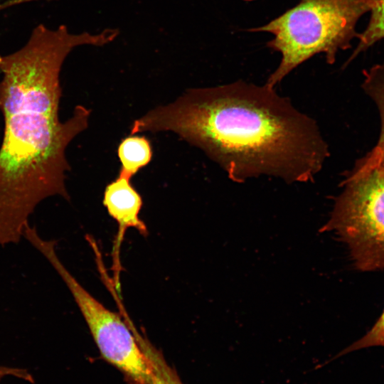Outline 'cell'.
Returning <instances> with one entry per match:
<instances>
[{
	"label": "cell",
	"mask_w": 384,
	"mask_h": 384,
	"mask_svg": "<svg viewBox=\"0 0 384 384\" xmlns=\"http://www.w3.org/2000/svg\"><path fill=\"white\" fill-rule=\"evenodd\" d=\"M373 4V0H299L268 23L247 29L272 33L267 46L282 54L279 66L265 84L274 87L318 53H324L327 63L334 64L338 50L351 47V41L358 34V21Z\"/></svg>",
	"instance_id": "obj_4"
},
{
	"label": "cell",
	"mask_w": 384,
	"mask_h": 384,
	"mask_svg": "<svg viewBox=\"0 0 384 384\" xmlns=\"http://www.w3.org/2000/svg\"><path fill=\"white\" fill-rule=\"evenodd\" d=\"M90 110L77 105L72 116L18 112L3 117L0 146V245L18 243L30 216L45 199L70 200L65 151L88 126Z\"/></svg>",
	"instance_id": "obj_2"
},
{
	"label": "cell",
	"mask_w": 384,
	"mask_h": 384,
	"mask_svg": "<svg viewBox=\"0 0 384 384\" xmlns=\"http://www.w3.org/2000/svg\"><path fill=\"white\" fill-rule=\"evenodd\" d=\"M132 178L122 175L108 183L105 188L103 204L108 214L118 225V232L114 249V268L118 282L119 250L124 233L129 228L136 229L143 236L148 235L144 223L139 218L143 201L142 196L132 186Z\"/></svg>",
	"instance_id": "obj_7"
},
{
	"label": "cell",
	"mask_w": 384,
	"mask_h": 384,
	"mask_svg": "<svg viewBox=\"0 0 384 384\" xmlns=\"http://www.w3.org/2000/svg\"><path fill=\"white\" fill-rule=\"evenodd\" d=\"M384 347V309L374 325L358 340L341 351L336 358L370 347Z\"/></svg>",
	"instance_id": "obj_12"
},
{
	"label": "cell",
	"mask_w": 384,
	"mask_h": 384,
	"mask_svg": "<svg viewBox=\"0 0 384 384\" xmlns=\"http://www.w3.org/2000/svg\"><path fill=\"white\" fill-rule=\"evenodd\" d=\"M25 239L48 261L69 289L104 359L134 383L151 384L150 368L135 334L67 270L56 252V240L43 238L35 228L26 230Z\"/></svg>",
	"instance_id": "obj_6"
},
{
	"label": "cell",
	"mask_w": 384,
	"mask_h": 384,
	"mask_svg": "<svg viewBox=\"0 0 384 384\" xmlns=\"http://www.w3.org/2000/svg\"><path fill=\"white\" fill-rule=\"evenodd\" d=\"M362 87L376 105L380 118V132L375 146L363 159L384 166V64H375L363 72Z\"/></svg>",
	"instance_id": "obj_8"
},
{
	"label": "cell",
	"mask_w": 384,
	"mask_h": 384,
	"mask_svg": "<svg viewBox=\"0 0 384 384\" xmlns=\"http://www.w3.org/2000/svg\"><path fill=\"white\" fill-rule=\"evenodd\" d=\"M138 342L150 368L151 384H183L176 371L154 347L140 336Z\"/></svg>",
	"instance_id": "obj_11"
},
{
	"label": "cell",
	"mask_w": 384,
	"mask_h": 384,
	"mask_svg": "<svg viewBox=\"0 0 384 384\" xmlns=\"http://www.w3.org/2000/svg\"><path fill=\"white\" fill-rule=\"evenodd\" d=\"M370 11V17L366 29L358 34V43L346 62L353 60L361 52L366 51L373 44L384 38V0H373Z\"/></svg>",
	"instance_id": "obj_10"
},
{
	"label": "cell",
	"mask_w": 384,
	"mask_h": 384,
	"mask_svg": "<svg viewBox=\"0 0 384 384\" xmlns=\"http://www.w3.org/2000/svg\"><path fill=\"white\" fill-rule=\"evenodd\" d=\"M117 155L122 165L119 174L132 178L151 160V146L143 136H129L120 142Z\"/></svg>",
	"instance_id": "obj_9"
},
{
	"label": "cell",
	"mask_w": 384,
	"mask_h": 384,
	"mask_svg": "<svg viewBox=\"0 0 384 384\" xmlns=\"http://www.w3.org/2000/svg\"><path fill=\"white\" fill-rule=\"evenodd\" d=\"M6 376H14L33 383V376L25 369L0 366V380Z\"/></svg>",
	"instance_id": "obj_13"
},
{
	"label": "cell",
	"mask_w": 384,
	"mask_h": 384,
	"mask_svg": "<svg viewBox=\"0 0 384 384\" xmlns=\"http://www.w3.org/2000/svg\"><path fill=\"white\" fill-rule=\"evenodd\" d=\"M242 1H255V0H242Z\"/></svg>",
	"instance_id": "obj_14"
},
{
	"label": "cell",
	"mask_w": 384,
	"mask_h": 384,
	"mask_svg": "<svg viewBox=\"0 0 384 384\" xmlns=\"http://www.w3.org/2000/svg\"><path fill=\"white\" fill-rule=\"evenodd\" d=\"M162 131L201 149L238 183L311 182L330 154L314 119L274 87L241 80L190 89L136 119L131 134Z\"/></svg>",
	"instance_id": "obj_1"
},
{
	"label": "cell",
	"mask_w": 384,
	"mask_h": 384,
	"mask_svg": "<svg viewBox=\"0 0 384 384\" xmlns=\"http://www.w3.org/2000/svg\"><path fill=\"white\" fill-rule=\"evenodd\" d=\"M117 30L73 34L64 25L50 29L39 24L19 50L0 55V111L3 117L21 112L58 114L62 90L60 73L70 51L82 45L112 42Z\"/></svg>",
	"instance_id": "obj_3"
},
{
	"label": "cell",
	"mask_w": 384,
	"mask_h": 384,
	"mask_svg": "<svg viewBox=\"0 0 384 384\" xmlns=\"http://www.w3.org/2000/svg\"><path fill=\"white\" fill-rule=\"evenodd\" d=\"M341 186L321 231L334 233L346 245L357 270H384V166L361 158Z\"/></svg>",
	"instance_id": "obj_5"
}]
</instances>
